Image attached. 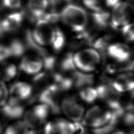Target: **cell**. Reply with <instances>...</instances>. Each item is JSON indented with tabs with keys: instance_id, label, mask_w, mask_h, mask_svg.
Returning <instances> with one entry per match:
<instances>
[{
	"instance_id": "cell-26",
	"label": "cell",
	"mask_w": 134,
	"mask_h": 134,
	"mask_svg": "<svg viewBox=\"0 0 134 134\" xmlns=\"http://www.w3.org/2000/svg\"><path fill=\"white\" fill-rule=\"evenodd\" d=\"M82 1L86 7L93 12L103 9V0H82Z\"/></svg>"
},
{
	"instance_id": "cell-34",
	"label": "cell",
	"mask_w": 134,
	"mask_h": 134,
	"mask_svg": "<svg viewBox=\"0 0 134 134\" xmlns=\"http://www.w3.org/2000/svg\"><path fill=\"white\" fill-rule=\"evenodd\" d=\"M64 1H66V2H71V1H73V0H64Z\"/></svg>"
},
{
	"instance_id": "cell-10",
	"label": "cell",
	"mask_w": 134,
	"mask_h": 134,
	"mask_svg": "<svg viewBox=\"0 0 134 134\" xmlns=\"http://www.w3.org/2000/svg\"><path fill=\"white\" fill-rule=\"evenodd\" d=\"M75 124L64 119H58L47 122L44 127V134H75Z\"/></svg>"
},
{
	"instance_id": "cell-27",
	"label": "cell",
	"mask_w": 134,
	"mask_h": 134,
	"mask_svg": "<svg viewBox=\"0 0 134 134\" xmlns=\"http://www.w3.org/2000/svg\"><path fill=\"white\" fill-rule=\"evenodd\" d=\"M17 68L13 64H10L7 66L4 69V76L6 80L13 79L17 74Z\"/></svg>"
},
{
	"instance_id": "cell-31",
	"label": "cell",
	"mask_w": 134,
	"mask_h": 134,
	"mask_svg": "<svg viewBox=\"0 0 134 134\" xmlns=\"http://www.w3.org/2000/svg\"><path fill=\"white\" fill-rule=\"evenodd\" d=\"M105 5L109 7L113 8L117 4L120 2V0H103Z\"/></svg>"
},
{
	"instance_id": "cell-21",
	"label": "cell",
	"mask_w": 134,
	"mask_h": 134,
	"mask_svg": "<svg viewBox=\"0 0 134 134\" xmlns=\"http://www.w3.org/2000/svg\"><path fill=\"white\" fill-rule=\"evenodd\" d=\"M65 42V36L62 31L57 27H54L50 45L55 52L62 49Z\"/></svg>"
},
{
	"instance_id": "cell-24",
	"label": "cell",
	"mask_w": 134,
	"mask_h": 134,
	"mask_svg": "<svg viewBox=\"0 0 134 134\" xmlns=\"http://www.w3.org/2000/svg\"><path fill=\"white\" fill-rule=\"evenodd\" d=\"M28 129L24 121H18L9 126L4 134H27Z\"/></svg>"
},
{
	"instance_id": "cell-14",
	"label": "cell",
	"mask_w": 134,
	"mask_h": 134,
	"mask_svg": "<svg viewBox=\"0 0 134 134\" xmlns=\"http://www.w3.org/2000/svg\"><path fill=\"white\" fill-rule=\"evenodd\" d=\"M48 0H29L25 15L32 21L41 19L48 8Z\"/></svg>"
},
{
	"instance_id": "cell-13",
	"label": "cell",
	"mask_w": 134,
	"mask_h": 134,
	"mask_svg": "<svg viewBox=\"0 0 134 134\" xmlns=\"http://www.w3.org/2000/svg\"><path fill=\"white\" fill-rule=\"evenodd\" d=\"M110 83L113 88L120 94L132 91L134 86L132 72H122L110 81Z\"/></svg>"
},
{
	"instance_id": "cell-33",
	"label": "cell",
	"mask_w": 134,
	"mask_h": 134,
	"mask_svg": "<svg viewBox=\"0 0 134 134\" xmlns=\"http://www.w3.org/2000/svg\"><path fill=\"white\" fill-rule=\"evenodd\" d=\"M27 134H40V133L37 131L32 129L30 131H28V132Z\"/></svg>"
},
{
	"instance_id": "cell-9",
	"label": "cell",
	"mask_w": 134,
	"mask_h": 134,
	"mask_svg": "<svg viewBox=\"0 0 134 134\" xmlns=\"http://www.w3.org/2000/svg\"><path fill=\"white\" fill-rule=\"evenodd\" d=\"M60 110L70 121L75 123L81 122L85 114L83 106L71 97L65 98L62 100Z\"/></svg>"
},
{
	"instance_id": "cell-22",
	"label": "cell",
	"mask_w": 134,
	"mask_h": 134,
	"mask_svg": "<svg viewBox=\"0 0 134 134\" xmlns=\"http://www.w3.org/2000/svg\"><path fill=\"white\" fill-rule=\"evenodd\" d=\"M79 96L80 98L86 103H92L98 98L96 88L92 86L80 89Z\"/></svg>"
},
{
	"instance_id": "cell-12",
	"label": "cell",
	"mask_w": 134,
	"mask_h": 134,
	"mask_svg": "<svg viewBox=\"0 0 134 134\" xmlns=\"http://www.w3.org/2000/svg\"><path fill=\"white\" fill-rule=\"evenodd\" d=\"M44 68L42 59L38 55L31 53L25 55L20 63V69L28 74H36Z\"/></svg>"
},
{
	"instance_id": "cell-16",
	"label": "cell",
	"mask_w": 134,
	"mask_h": 134,
	"mask_svg": "<svg viewBox=\"0 0 134 134\" xmlns=\"http://www.w3.org/2000/svg\"><path fill=\"white\" fill-rule=\"evenodd\" d=\"M10 92L11 98L21 102L31 97L33 93V88L27 83L18 82L12 86Z\"/></svg>"
},
{
	"instance_id": "cell-2",
	"label": "cell",
	"mask_w": 134,
	"mask_h": 134,
	"mask_svg": "<svg viewBox=\"0 0 134 134\" xmlns=\"http://www.w3.org/2000/svg\"><path fill=\"white\" fill-rule=\"evenodd\" d=\"M73 62L76 70L87 73L94 71L100 63V53L93 48L82 49L73 54Z\"/></svg>"
},
{
	"instance_id": "cell-35",
	"label": "cell",
	"mask_w": 134,
	"mask_h": 134,
	"mask_svg": "<svg viewBox=\"0 0 134 134\" xmlns=\"http://www.w3.org/2000/svg\"><path fill=\"white\" fill-rule=\"evenodd\" d=\"M128 1H132L133 0H128Z\"/></svg>"
},
{
	"instance_id": "cell-6",
	"label": "cell",
	"mask_w": 134,
	"mask_h": 134,
	"mask_svg": "<svg viewBox=\"0 0 134 134\" xmlns=\"http://www.w3.org/2000/svg\"><path fill=\"white\" fill-rule=\"evenodd\" d=\"M98 98L104 101L111 111L119 110L124 108L120 100V93L116 91L110 82L99 84L96 87Z\"/></svg>"
},
{
	"instance_id": "cell-1",
	"label": "cell",
	"mask_w": 134,
	"mask_h": 134,
	"mask_svg": "<svg viewBox=\"0 0 134 134\" xmlns=\"http://www.w3.org/2000/svg\"><path fill=\"white\" fill-rule=\"evenodd\" d=\"M60 19L77 33L84 31L87 26L88 16L82 7L74 4L65 6L60 12Z\"/></svg>"
},
{
	"instance_id": "cell-36",
	"label": "cell",
	"mask_w": 134,
	"mask_h": 134,
	"mask_svg": "<svg viewBox=\"0 0 134 134\" xmlns=\"http://www.w3.org/2000/svg\"><path fill=\"white\" fill-rule=\"evenodd\" d=\"M0 132H1V127H0Z\"/></svg>"
},
{
	"instance_id": "cell-23",
	"label": "cell",
	"mask_w": 134,
	"mask_h": 134,
	"mask_svg": "<svg viewBox=\"0 0 134 134\" xmlns=\"http://www.w3.org/2000/svg\"><path fill=\"white\" fill-rule=\"evenodd\" d=\"M8 47L10 51L11 56L14 57L21 56L27 50L25 42H24L18 39L13 40Z\"/></svg>"
},
{
	"instance_id": "cell-32",
	"label": "cell",
	"mask_w": 134,
	"mask_h": 134,
	"mask_svg": "<svg viewBox=\"0 0 134 134\" xmlns=\"http://www.w3.org/2000/svg\"><path fill=\"white\" fill-rule=\"evenodd\" d=\"M113 134H131L129 132H126L124 131L121 130H117V131H114V132Z\"/></svg>"
},
{
	"instance_id": "cell-4",
	"label": "cell",
	"mask_w": 134,
	"mask_h": 134,
	"mask_svg": "<svg viewBox=\"0 0 134 134\" xmlns=\"http://www.w3.org/2000/svg\"><path fill=\"white\" fill-rule=\"evenodd\" d=\"M133 12V6L130 3L120 2L112 8L110 26L114 29H120L130 23Z\"/></svg>"
},
{
	"instance_id": "cell-20",
	"label": "cell",
	"mask_w": 134,
	"mask_h": 134,
	"mask_svg": "<svg viewBox=\"0 0 134 134\" xmlns=\"http://www.w3.org/2000/svg\"><path fill=\"white\" fill-rule=\"evenodd\" d=\"M91 17L93 22L98 28H105L110 25V14L104 9L93 12Z\"/></svg>"
},
{
	"instance_id": "cell-11",
	"label": "cell",
	"mask_w": 134,
	"mask_h": 134,
	"mask_svg": "<svg viewBox=\"0 0 134 134\" xmlns=\"http://www.w3.org/2000/svg\"><path fill=\"white\" fill-rule=\"evenodd\" d=\"M106 54L113 60L121 63L130 60L131 51L129 47L126 43L117 42L108 46Z\"/></svg>"
},
{
	"instance_id": "cell-25",
	"label": "cell",
	"mask_w": 134,
	"mask_h": 134,
	"mask_svg": "<svg viewBox=\"0 0 134 134\" xmlns=\"http://www.w3.org/2000/svg\"><path fill=\"white\" fill-rule=\"evenodd\" d=\"M121 34L124 38L128 42H132L134 39L133 24L128 23L123 26L121 28Z\"/></svg>"
},
{
	"instance_id": "cell-19",
	"label": "cell",
	"mask_w": 134,
	"mask_h": 134,
	"mask_svg": "<svg viewBox=\"0 0 134 134\" xmlns=\"http://www.w3.org/2000/svg\"><path fill=\"white\" fill-rule=\"evenodd\" d=\"M73 54L71 52L67 53L63 56L59 62L57 61L56 68L57 67L59 68L60 71L58 72L69 74L76 70L73 62Z\"/></svg>"
},
{
	"instance_id": "cell-5",
	"label": "cell",
	"mask_w": 134,
	"mask_h": 134,
	"mask_svg": "<svg viewBox=\"0 0 134 134\" xmlns=\"http://www.w3.org/2000/svg\"><path fill=\"white\" fill-rule=\"evenodd\" d=\"M50 112L48 106L39 103L25 113L24 122L28 128L35 129L46 122Z\"/></svg>"
},
{
	"instance_id": "cell-15",
	"label": "cell",
	"mask_w": 134,
	"mask_h": 134,
	"mask_svg": "<svg viewBox=\"0 0 134 134\" xmlns=\"http://www.w3.org/2000/svg\"><path fill=\"white\" fill-rule=\"evenodd\" d=\"M25 16L24 11H18L7 15L0 22L1 27L4 32L16 31L21 26Z\"/></svg>"
},
{
	"instance_id": "cell-28",
	"label": "cell",
	"mask_w": 134,
	"mask_h": 134,
	"mask_svg": "<svg viewBox=\"0 0 134 134\" xmlns=\"http://www.w3.org/2000/svg\"><path fill=\"white\" fill-rule=\"evenodd\" d=\"M21 0H2V5L9 9H17L20 8Z\"/></svg>"
},
{
	"instance_id": "cell-18",
	"label": "cell",
	"mask_w": 134,
	"mask_h": 134,
	"mask_svg": "<svg viewBox=\"0 0 134 134\" xmlns=\"http://www.w3.org/2000/svg\"><path fill=\"white\" fill-rule=\"evenodd\" d=\"M73 87L81 89L91 86L94 82V76L90 73H84L76 70L71 74Z\"/></svg>"
},
{
	"instance_id": "cell-30",
	"label": "cell",
	"mask_w": 134,
	"mask_h": 134,
	"mask_svg": "<svg viewBox=\"0 0 134 134\" xmlns=\"http://www.w3.org/2000/svg\"><path fill=\"white\" fill-rule=\"evenodd\" d=\"M10 56V51L8 46L0 45V62L5 60Z\"/></svg>"
},
{
	"instance_id": "cell-29",
	"label": "cell",
	"mask_w": 134,
	"mask_h": 134,
	"mask_svg": "<svg viewBox=\"0 0 134 134\" xmlns=\"http://www.w3.org/2000/svg\"><path fill=\"white\" fill-rule=\"evenodd\" d=\"M8 91L4 83L0 81V105H4L7 97Z\"/></svg>"
},
{
	"instance_id": "cell-17",
	"label": "cell",
	"mask_w": 134,
	"mask_h": 134,
	"mask_svg": "<svg viewBox=\"0 0 134 134\" xmlns=\"http://www.w3.org/2000/svg\"><path fill=\"white\" fill-rule=\"evenodd\" d=\"M2 111L7 117L17 119L20 118L23 115L24 107L21 104V101L10 97L9 101L4 105Z\"/></svg>"
},
{
	"instance_id": "cell-7",
	"label": "cell",
	"mask_w": 134,
	"mask_h": 134,
	"mask_svg": "<svg viewBox=\"0 0 134 134\" xmlns=\"http://www.w3.org/2000/svg\"><path fill=\"white\" fill-rule=\"evenodd\" d=\"M62 92L54 83H52L42 89L37 95L39 103L46 105L50 111L53 114H58L60 110L59 97Z\"/></svg>"
},
{
	"instance_id": "cell-8",
	"label": "cell",
	"mask_w": 134,
	"mask_h": 134,
	"mask_svg": "<svg viewBox=\"0 0 134 134\" xmlns=\"http://www.w3.org/2000/svg\"><path fill=\"white\" fill-rule=\"evenodd\" d=\"M54 26L52 24L41 18L36 22L34 30L31 34L36 43L42 47L50 45Z\"/></svg>"
},
{
	"instance_id": "cell-3",
	"label": "cell",
	"mask_w": 134,
	"mask_h": 134,
	"mask_svg": "<svg viewBox=\"0 0 134 134\" xmlns=\"http://www.w3.org/2000/svg\"><path fill=\"white\" fill-rule=\"evenodd\" d=\"M112 117V111L99 106H95L84 114L81 123L84 126L94 129L108 124Z\"/></svg>"
}]
</instances>
